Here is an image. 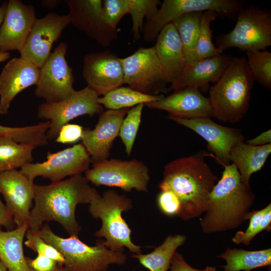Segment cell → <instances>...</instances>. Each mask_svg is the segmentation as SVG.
I'll return each mask as SVG.
<instances>
[{
    "mask_svg": "<svg viewBox=\"0 0 271 271\" xmlns=\"http://www.w3.org/2000/svg\"><path fill=\"white\" fill-rule=\"evenodd\" d=\"M97 193L82 174L47 185L35 184L29 229L37 231L44 222L53 221L59 223L70 236H78L82 227L76 218V207L89 204Z\"/></svg>",
    "mask_w": 271,
    "mask_h": 271,
    "instance_id": "6da1fadb",
    "label": "cell"
},
{
    "mask_svg": "<svg viewBox=\"0 0 271 271\" xmlns=\"http://www.w3.org/2000/svg\"><path fill=\"white\" fill-rule=\"evenodd\" d=\"M205 156L201 151L174 160L164 168L159 189L171 191L178 197L181 208L178 217L184 221L199 217L206 211L209 195L218 181Z\"/></svg>",
    "mask_w": 271,
    "mask_h": 271,
    "instance_id": "7a4b0ae2",
    "label": "cell"
},
{
    "mask_svg": "<svg viewBox=\"0 0 271 271\" xmlns=\"http://www.w3.org/2000/svg\"><path fill=\"white\" fill-rule=\"evenodd\" d=\"M255 199L250 185L243 183L233 164L224 167L208 196L205 214L200 219L202 232L211 234L238 228L244 221Z\"/></svg>",
    "mask_w": 271,
    "mask_h": 271,
    "instance_id": "3957f363",
    "label": "cell"
},
{
    "mask_svg": "<svg viewBox=\"0 0 271 271\" xmlns=\"http://www.w3.org/2000/svg\"><path fill=\"white\" fill-rule=\"evenodd\" d=\"M254 79L244 57H234L219 79L209 89L208 98L213 116L236 123L249 108Z\"/></svg>",
    "mask_w": 271,
    "mask_h": 271,
    "instance_id": "277c9868",
    "label": "cell"
},
{
    "mask_svg": "<svg viewBox=\"0 0 271 271\" xmlns=\"http://www.w3.org/2000/svg\"><path fill=\"white\" fill-rule=\"evenodd\" d=\"M89 204L90 214L101 221V226L94 235L104 238L102 243L107 248L117 252H124L127 248L134 254L142 253L141 247L132 241L131 230L122 216V213L132 209L131 199L114 190H108L102 195L98 193Z\"/></svg>",
    "mask_w": 271,
    "mask_h": 271,
    "instance_id": "5b68a950",
    "label": "cell"
},
{
    "mask_svg": "<svg viewBox=\"0 0 271 271\" xmlns=\"http://www.w3.org/2000/svg\"><path fill=\"white\" fill-rule=\"evenodd\" d=\"M35 231L63 256L61 271H107L111 265H123L127 257L124 252L112 251L100 241L90 246L76 236L63 238L55 234L46 223Z\"/></svg>",
    "mask_w": 271,
    "mask_h": 271,
    "instance_id": "8992f818",
    "label": "cell"
},
{
    "mask_svg": "<svg viewBox=\"0 0 271 271\" xmlns=\"http://www.w3.org/2000/svg\"><path fill=\"white\" fill-rule=\"evenodd\" d=\"M237 22L229 33L216 39L217 47L223 51L236 47L243 51L264 50L271 46V12L254 5L242 8L237 15Z\"/></svg>",
    "mask_w": 271,
    "mask_h": 271,
    "instance_id": "52a82bcc",
    "label": "cell"
},
{
    "mask_svg": "<svg viewBox=\"0 0 271 271\" xmlns=\"http://www.w3.org/2000/svg\"><path fill=\"white\" fill-rule=\"evenodd\" d=\"M244 4L237 0H164L156 14L144 24L143 38L147 42L155 41L165 26L184 14L212 11L219 16L235 17Z\"/></svg>",
    "mask_w": 271,
    "mask_h": 271,
    "instance_id": "ba28073f",
    "label": "cell"
},
{
    "mask_svg": "<svg viewBox=\"0 0 271 271\" xmlns=\"http://www.w3.org/2000/svg\"><path fill=\"white\" fill-rule=\"evenodd\" d=\"M84 176L97 187H117L126 192L133 190L148 192L150 180L148 166L136 159H106L93 163L92 168L85 172Z\"/></svg>",
    "mask_w": 271,
    "mask_h": 271,
    "instance_id": "9c48e42d",
    "label": "cell"
},
{
    "mask_svg": "<svg viewBox=\"0 0 271 271\" xmlns=\"http://www.w3.org/2000/svg\"><path fill=\"white\" fill-rule=\"evenodd\" d=\"M124 84L141 93L158 95L169 90L154 46L141 47L131 55L120 58Z\"/></svg>",
    "mask_w": 271,
    "mask_h": 271,
    "instance_id": "30bf717a",
    "label": "cell"
},
{
    "mask_svg": "<svg viewBox=\"0 0 271 271\" xmlns=\"http://www.w3.org/2000/svg\"><path fill=\"white\" fill-rule=\"evenodd\" d=\"M98 97L86 86L58 102L41 103L37 116L50 122L46 133L48 140L55 139L61 128L75 118L84 115L92 116L103 112L104 107L98 102Z\"/></svg>",
    "mask_w": 271,
    "mask_h": 271,
    "instance_id": "8fae6325",
    "label": "cell"
},
{
    "mask_svg": "<svg viewBox=\"0 0 271 271\" xmlns=\"http://www.w3.org/2000/svg\"><path fill=\"white\" fill-rule=\"evenodd\" d=\"M91 163L89 153L80 143L56 153L48 152L45 161L30 163L20 170L32 181L41 177L55 183L82 174L89 169Z\"/></svg>",
    "mask_w": 271,
    "mask_h": 271,
    "instance_id": "7c38bea8",
    "label": "cell"
},
{
    "mask_svg": "<svg viewBox=\"0 0 271 271\" xmlns=\"http://www.w3.org/2000/svg\"><path fill=\"white\" fill-rule=\"evenodd\" d=\"M67 48L66 43L59 44L40 68L35 94L46 103L63 100L75 91L72 69L65 58Z\"/></svg>",
    "mask_w": 271,
    "mask_h": 271,
    "instance_id": "4fadbf2b",
    "label": "cell"
},
{
    "mask_svg": "<svg viewBox=\"0 0 271 271\" xmlns=\"http://www.w3.org/2000/svg\"><path fill=\"white\" fill-rule=\"evenodd\" d=\"M71 23L69 16L50 13L36 19L26 41L19 51L20 57L40 68L51 54L53 43Z\"/></svg>",
    "mask_w": 271,
    "mask_h": 271,
    "instance_id": "5bb4252c",
    "label": "cell"
},
{
    "mask_svg": "<svg viewBox=\"0 0 271 271\" xmlns=\"http://www.w3.org/2000/svg\"><path fill=\"white\" fill-rule=\"evenodd\" d=\"M82 76L87 86L98 96L124 84L120 58L109 50L86 54L83 59Z\"/></svg>",
    "mask_w": 271,
    "mask_h": 271,
    "instance_id": "9a60e30c",
    "label": "cell"
},
{
    "mask_svg": "<svg viewBox=\"0 0 271 271\" xmlns=\"http://www.w3.org/2000/svg\"><path fill=\"white\" fill-rule=\"evenodd\" d=\"M35 184L21 170L0 172V193L16 227L28 224L35 196Z\"/></svg>",
    "mask_w": 271,
    "mask_h": 271,
    "instance_id": "2e32d148",
    "label": "cell"
},
{
    "mask_svg": "<svg viewBox=\"0 0 271 271\" xmlns=\"http://www.w3.org/2000/svg\"><path fill=\"white\" fill-rule=\"evenodd\" d=\"M168 118L191 129L204 139L207 143L208 150L224 167L230 164L229 154L232 147L237 143L244 141L240 130L218 124L210 118L184 119L168 116Z\"/></svg>",
    "mask_w": 271,
    "mask_h": 271,
    "instance_id": "e0dca14e",
    "label": "cell"
},
{
    "mask_svg": "<svg viewBox=\"0 0 271 271\" xmlns=\"http://www.w3.org/2000/svg\"><path fill=\"white\" fill-rule=\"evenodd\" d=\"M102 0H66L68 16L77 29L85 33L102 47L109 46L117 38L116 30L106 23L102 14Z\"/></svg>",
    "mask_w": 271,
    "mask_h": 271,
    "instance_id": "ac0fdd59",
    "label": "cell"
},
{
    "mask_svg": "<svg viewBox=\"0 0 271 271\" xmlns=\"http://www.w3.org/2000/svg\"><path fill=\"white\" fill-rule=\"evenodd\" d=\"M129 109L103 111L99 114L94 129L83 128L81 143L89 153L92 163L108 159L113 143Z\"/></svg>",
    "mask_w": 271,
    "mask_h": 271,
    "instance_id": "d6986e66",
    "label": "cell"
},
{
    "mask_svg": "<svg viewBox=\"0 0 271 271\" xmlns=\"http://www.w3.org/2000/svg\"><path fill=\"white\" fill-rule=\"evenodd\" d=\"M36 19L33 6L19 0L9 1L0 27V51H20Z\"/></svg>",
    "mask_w": 271,
    "mask_h": 271,
    "instance_id": "ffe728a7",
    "label": "cell"
},
{
    "mask_svg": "<svg viewBox=\"0 0 271 271\" xmlns=\"http://www.w3.org/2000/svg\"><path fill=\"white\" fill-rule=\"evenodd\" d=\"M152 109L167 112L169 117L184 119L213 116L209 100L199 89L187 87L155 101L145 104Z\"/></svg>",
    "mask_w": 271,
    "mask_h": 271,
    "instance_id": "44dd1931",
    "label": "cell"
},
{
    "mask_svg": "<svg viewBox=\"0 0 271 271\" xmlns=\"http://www.w3.org/2000/svg\"><path fill=\"white\" fill-rule=\"evenodd\" d=\"M40 68L21 57L11 59L0 75V114H7L11 103L21 92L37 85Z\"/></svg>",
    "mask_w": 271,
    "mask_h": 271,
    "instance_id": "7402d4cb",
    "label": "cell"
},
{
    "mask_svg": "<svg viewBox=\"0 0 271 271\" xmlns=\"http://www.w3.org/2000/svg\"><path fill=\"white\" fill-rule=\"evenodd\" d=\"M154 46L163 74L167 83L172 84L187 67L178 31L172 23L160 31Z\"/></svg>",
    "mask_w": 271,
    "mask_h": 271,
    "instance_id": "603a6c76",
    "label": "cell"
},
{
    "mask_svg": "<svg viewBox=\"0 0 271 271\" xmlns=\"http://www.w3.org/2000/svg\"><path fill=\"white\" fill-rule=\"evenodd\" d=\"M231 55H220L200 59L196 63L187 66L180 76L172 83L169 90L177 91L187 87L199 89L210 82L216 83L229 65Z\"/></svg>",
    "mask_w": 271,
    "mask_h": 271,
    "instance_id": "cb8c5ba5",
    "label": "cell"
},
{
    "mask_svg": "<svg viewBox=\"0 0 271 271\" xmlns=\"http://www.w3.org/2000/svg\"><path fill=\"white\" fill-rule=\"evenodd\" d=\"M270 153L271 144L253 146L241 141L231 149L229 160L237 168L241 181L249 185L251 176L262 169Z\"/></svg>",
    "mask_w": 271,
    "mask_h": 271,
    "instance_id": "d4e9b609",
    "label": "cell"
},
{
    "mask_svg": "<svg viewBox=\"0 0 271 271\" xmlns=\"http://www.w3.org/2000/svg\"><path fill=\"white\" fill-rule=\"evenodd\" d=\"M28 229V224L7 231L0 226V260L8 271H34L24 253L23 243Z\"/></svg>",
    "mask_w": 271,
    "mask_h": 271,
    "instance_id": "484cf974",
    "label": "cell"
},
{
    "mask_svg": "<svg viewBox=\"0 0 271 271\" xmlns=\"http://www.w3.org/2000/svg\"><path fill=\"white\" fill-rule=\"evenodd\" d=\"M217 257L226 261L223 271H250L271 265V248L246 250L228 247Z\"/></svg>",
    "mask_w": 271,
    "mask_h": 271,
    "instance_id": "4316f807",
    "label": "cell"
},
{
    "mask_svg": "<svg viewBox=\"0 0 271 271\" xmlns=\"http://www.w3.org/2000/svg\"><path fill=\"white\" fill-rule=\"evenodd\" d=\"M186 240L183 234L168 235L160 245L147 254H133L131 256L150 271H168L173 256Z\"/></svg>",
    "mask_w": 271,
    "mask_h": 271,
    "instance_id": "83f0119b",
    "label": "cell"
},
{
    "mask_svg": "<svg viewBox=\"0 0 271 271\" xmlns=\"http://www.w3.org/2000/svg\"><path fill=\"white\" fill-rule=\"evenodd\" d=\"M202 13L193 12L185 14L172 22L180 37L187 66L192 65L200 60L196 53V48Z\"/></svg>",
    "mask_w": 271,
    "mask_h": 271,
    "instance_id": "f1b7e54d",
    "label": "cell"
},
{
    "mask_svg": "<svg viewBox=\"0 0 271 271\" xmlns=\"http://www.w3.org/2000/svg\"><path fill=\"white\" fill-rule=\"evenodd\" d=\"M36 148L33 145L19 143L11 138H0V172L16 170L31 163Z\"/></svg>",
    "mask_w": 271,
    "mask_h": 271,
    "instance_id": "f546056e",
    "label": "cell"
},
{
    "mask_svg": "<svg viewBox=\"0 0 271 271\" xmlns=\"http://www.w3.org/2000/svg\"><path fill=\"white\" fill-rule=\"evenodd\" d=\"M163 94L147 95L136 91L129 87L116 88L98 97V102L107 109L119 110L130 108L139 104L153 102L162 98Z\"/></svg>",
    "mask_w": 271,
    "mask_h": 271,
    "instance_id": "4dcf8cb0",
    "label": "cell"
},
{
    "mask_svg": "<svg viewBox=\"0 0 271 271\" xmlns=\"http://www.w3.org/2000/svg\"><path fill=\"white\" fill-rule=\"evenodd\" d=\"M50 123V121L47 120L35 125L22 127H11L0 124V138H11L21 144L33 145L37 147H43L48 143L46 133Z\"/></svg>",
    "mask_w": 271,
    "mask_h": 271,
    "instance_id": "1f68e13d",
    "label": "cell"
},
{
    "mask_svg": "<svg viewBox=\"0 0 271 271\" xmlns=\"http://www.w3.org/2000/svg\"><path fill=\"white\" fill-rule=\"evenodd\" d=\"M246 219L249 220L248 227L244 231L236 232L232 238L233 243L249 245L256 235L264 230L270 231L271 204L262 209L249 212Z\"/></svg>",
    "mask_w": 271,
    "mask_h": 271,
    "instance_id": "d6a6232c",
    "label": "cell"
},
{
    "mask_svg": "<svg viewBox=\"0 0 271 271\" xmlns=\"http://www.w3.org/2000/svg\"><path fill=\"white\" fill-rule=\"evenodd\" d=\"M219 16L215 12H203L200 19V27L196 51L199 60L220 55L223 51L216 47L212 41V32L211 23Z\"/></svg>",
    "mask_w": 271,
    "mask_h": 271,
    "instance_id": "836d02e7",
    "label": "cell"
},
{
    "mask_svg": "<svg viewBox=\"0 0 271 271\" xmlns=\"http://www.w3.org/2000/svg\"><path fill=\"white\" fill-rule=\"evenodd\" d=\"M128 3L127 14L131 18L134 41H138L141 38L145 18L147 21L153 17L161 2L159 0H128Z\"/></svg>",
    "mask_w": 271,
    "mask_h": 271,
    "instance_id": "e575fe53",
    "label": "cell"
},
{
    "mask_svg": "<svg viewBox=\"0 0 271 271\" xmlns=\"http://www.w3.org/2000/svg\"><path fill=\"white\" fill-rule=\"evenodd\" d=\"M247 63L254 80L262 86L271 88V53L265 50L246 52Z\"/></svg>",
    "mask_w": 271,
    "mask_h": 271,
    "instance_id": "d590c367",
    "label": "cell"
},
{
    "mask_svg": "<svg viewBox=\"0 0 271 271\" xmlns=\"http://www.w3.org/2000/svg\"><path fill=\"white\" fill-rule=\"evenodd\" d=\"M145 104L141 103L129 109L121 124L118 136L125 147L127 156H130L141 121Z\"/></svg>",
    "mask_w": 271,
    "mask_h": 271,
    "instance_id": "8d00e7d4",
    "label": "cell"
},
{
    "mask_svg": "<svg viewBox=\"0 0 271 271\" xmlns=\"http://www.w3.org/2000/svg\"><path fill=\"white\" fill-rule=\"evenodd\" d=\"M26 240L24 244L38 254L44 255L56 261L62 266L64 258L61 253L54 247L46 242L37 233L30 229L27 231Z\"/></svg>",
    "mask_w": 271,
    "mask_h": 271,
    "instance_id": "74e56055",
    "label": "cell"
},
{
    "mask_svg": "<svg viewBox=\"0 0 271 271\" xmlns=\"http://www.w3.org/2000/svg\"><path fill=\"white\" fill-rule=\"evenodd\" d=\"M128 0H104L102 1V14L106 24L116 30L122 18L127 14Z\"/></svg>",
    "mask_w": 271,
    "mask_h": 271,
    "instance_id": "f35d334b",
    "label": "cell"
},
{
    "mask_svg": "<svg viewBox=\"0 0 271 271\" xmlns=\"http://www.w3.org/2000/svg\"><path fill=\"white\" fill-rule=\"evenodd\" d=\"M157 202L160 211L166 216H178L180 212V201L171 191H161L157 196Z\"/></svg>",
    "mask_w": 271,
    "mask_h": 271,
    "instance_id": "ab89813d",
    "label": "cell"
},
{
    "mask_svg": "<svg viewBox=\"0 0 271 271\" xmlns=\"http://www.w3.org/2000/svg\"><path fill=\"white\" fill-rule=\"evenodd\" d=\"M83 127L77 124L67 123L60 129L55 142L62 144H72L81 140Z\"/></svg>",
    "mask_w": 271,
    "mask_h": 271,
    "instance_id": "60d3db41",
    "label": "cell"
},
{
    "mask_svg": "<svg viewBox=\"0 0 271 271\" xmlns=\"http://www.w3.org/2000/svg\"><path fill=\"white\" fill-rule=\"evenodd\" d=\"M29 266L34 271H61V267L53 259L38 254L34 259L27 257Z\"/></svg>",
    "mask_w": 271,
    "mask_h": 271,
    "instance_id": "b9f144b4",
    "label": "cell"
},
{
    "mask_svg": "<svg viewBox=\"0 0 271 271\" xmlns=\"http://www.w3.org/2000/svg\"><path fill=\"white\" fill-rule=\"evenodd\" d=\"M168 271H216L214 266H207L203 269H198L191 266L181 253L176 251L174 254Z\"/></svg>",
    "mask_w": 271,
    "mask_h": 271,
    "instance_id": "7bdbcfd3",
    "label": "cell"
},
{
    "mask_svg": "<svg viewBox=\"0 0 271 271\" xmlns=\"http://www.w3.org/2000/svg\"><path fill=\"white\" fill-rule=\"evenodd\" d=\"M15 226L12 215L0 199V226H4L8 230H11L14 229Z\"/></svg>",
    "mask_w": 271,
    "mask_h": 271,
    "instance_id": "ee69618b",
    "label": "cell"
},
{
    "mask_svg": "<svg viewBox=\"0 0 271 271\" xmlns=\"http://www.w3.org/2000/svg\"><path fill=\"white\" fill-rule=\"evenodd\" d=\"M245 143L253 146H262L271 144V130L268 129L261 132L253 139L247 140Z\"/></svg>",
    "mask_w": 271,
    "mask_h": 271,
    "instance_id": "f6af8a7d",
    "label": "cell"
},
{
    "mask_svg": "<svg viewBox=\"0 0 271 271\" xmlns=\"http://www.w3.org/2000/svg\"><path fill=\"white\" fill-rule=\"evenodd\" d=\"M8 2H4L2 6H0V27L3 21L5 13L7 7Z\"/></svg>",
    "mask_w": 271,
    "mask_h": 271,
    "instance_id": "bcb514c9",
    "label": "cell"
},
{
    "mask_svg": "<svg viewBox=\"0 0 271 271\" xmlns=\"http://www.w3.org/2000/svg\"><path fill=\"white\" fill-rule=\"evenodd\" d=\"M10 52H2L0 51V63L8 60L11 55Z\"/></svg>",
    "mask_w": 271,
    "mask_h": 271,
    "instance_id": "7dc6e473",
    "label": "cell"
},
{
    "mask_svg": "<svg viewBox=\"0 0 271 271\" xmlns=\"http://www.w3.org/2000/svg\"><path fill=\"white\" fill-rule=\"evenodd\" d=\"M0 271H8L7 268L0 260Z\"/></svg>",
    "mask_w": 271,
    "mask_h": 271,
    "instance_id": "c3c4849f",
    "label": "cell"
},
{
    "mask_svg": "<svg viewBox=\"0 0 271 271\" xmlns=\"http://www.w3.org/2000/svg\"><path fill=\"white\" fill-rule=\"evenodd\" d=\"M267 271H271V265L268 266Z\"/></svg>",
    "mask_w": 271,
    "mask_h": 271,
    "instance_id": "681fc988",
    "label": "cell"
}]
</instances>
